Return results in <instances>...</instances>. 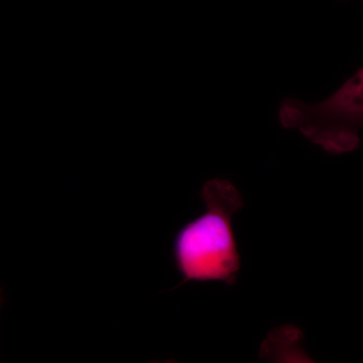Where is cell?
I'll list each match as a JSON object with an SVG mask.
<instances>
[{"label": "cell", "mask_w": 363, "mask_h": 363, "mask_svg": "<svg viewBox=\"0 0 363 363\" xmlns=\"http://www.w3.org/2000/svg\"><path fill=\"white\" fill-rule=\"evenodd\" d=\"M206 211L185 224L174 240L176 267L183 281H222L233 286L240 257L233 228L234 215L243 206L242 196L231 182L213 179L203 186Z\"/></svg>", "instance_id": "1"}, {"label": "cell", "mask_w": 363, "mask_h": 363, "mask_svg": "<svg viewBox=\"0 0 363 363\" xmlns=\"http://www.w3.org/2000/svg\"><path fill=\"white\" fill-rule=\"evenodd\" d=\"M279 121L286 130L297 128L310 142L330 154L358 149L363 123L362 69L320 104H307L288 98L279 107Z\"/></svg>", "instance_id": "2"}]
</instances>
